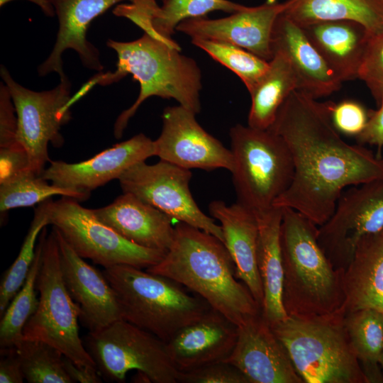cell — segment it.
<instances>
[{
	"mask_svg": "<svg viewBox=\"0 0 383 383\" xmlns=\"http://www.w3.org/2000/svg\"><path fill=\"white\" fill-rule=\"evenodd\" d=\"M331 101L294 90L269 128L287 145L294 174L273 206L290 208L318 226L333 213L347 187L383 178V159L343 140L331 117Z\"/></svg>",
	"mask_w": 383,
	"mask_h": 383,
	"instance_id": "1",
	"label": "cell"
},
{
	"mask_svg": "<svg viewBox=\"0 0 383 383\" xmlns=\"http://www.w3.org/2000/svg\"><path fill=\"white\" fill-rule=\"evenodd\" d=\"M163 259L145 269L170 278L201 297L238 326L262 313L248 288L238 282L224 243L202 230L179 222Z\"/></svg>",
	"mask_w": 383,
	"mask_h": 383,
	"instance_id": "2",
	"label": "cell"
},
{
	"mask_svg": "<svg viewBox=\"0 0 383 383\" xmlns=\"http://www.w3.org/2000/svg\"><path fill=\"white\" fill-rule=\"evenodd\" d=\"M118 61L113 72H100L79 90L84 96L95 85L106 86L118 82L128 74L140 85L135 101L116 118L113 134L120 138L130 119L141 104L151 96L176 100L195 113L201 111V72L196 62L181 53L179 44H170L145 33L128 42L108 40Z\"/></svg>",
	"mask_w": 383,
	"mask_h": 383,
	"instance_id": "3",
	"label": "cell"
},
{
	"mask_svg": "<svg viewBox=\"0 0 383 383\" xmlns=\"http://www.w3.org/2000/svg\"><path fill=\"white\" fill-rule=\"evenodd\" d=\"M280 230L282 304L287 316L330 314L343 309V271L335 269L318 240V226L282 208Z\"/></svg>",
	"mask_w": 383,
	"mask_h": 383,
	"instance_id": "4",
	"label": "cell"
},
{
	"mask_svg": "<svg viewBox=\"0 0 383 383\" xmlns=\"http://www.w3.org/2000/svg\"><path fill=\"white\" fill-rule=\"evenodd\" d=\"M103 273L116 293L122 319L165 343L211 308L182 284L146 270L120 265L105 268Z\"/></svg>",
	"mask_w": 383,
	"mask_h": 383,
	"instance_id": "5",
	"label": "cell"
},
{
	"mask_svg": "<svg viewBox=\"0 0 383 383\" xmlns=\"http://www.w3.org/2000/svg\"><path fill=\"white\" fill-rule=\"evenodd\" d=\"M271 326L304 383H367L343 309L325 315L288 316Z\"/></svg>",
	"mask_w": 383,
	"mask_h": 383,
	"instance_id": "6",
	"label": "cell"
},
{
	"mask_svg": "<svg viewBox=\"0 0 383 383\" xmlns=\"http://www.w3.org/2000/svg\"><path fill=\"white\" fill-rule=\"evenodd\" d=\"M229 136L238 202L255 213L271 209L293 178V160L287 145L270 129L241 124L233 126Z\"/></svg>",
	"mask_w": 383,
	"mask_h": 383,
	"instance_id": "7",
	"label": "cell"
},
{
	"mask_svg": "<svg viewBox=\"0 0 383 383\" xmlns=\"http://www.w3.org/2000/svg\"><path fill=\"white\" fill-rule=\"evenodd\" d=\"M44 235L41 262L36 279L39 301L23 328V339L45 342L79 366L97 367L79 336L80 309L70 296L62 277L56 233Z\"/></svg>",
	"mask_w": 383,
	"mask_h": 383,
	"instance_id": "8",
	"label": "cell"
},
{
	"mask_svg": "<svg viewBox=\"0 0 383 383\" xmlns=\"http://www.w3.org/2000/svg\"><path fill=\"white\" fill-rule=\"evenodd\" d=\"M62 196L49 199L48 215L52 225L82 258L104 268L126 265L147 269L160 262L166 252L138 245L99 221L92 209Z\"/></svg>",
	"mask_w": 383,
	"mask_h": 383,
	"instance_id": "9",
	"label": "cell"
},
{
	"mask_svg": "<svg viewBox=\"0 0 383 383\" xmlns=\"http://www.w3.org/2000/svg\"><path fill=\"white\" fill-rule=\"evenodd\" d=\"M87 349L106 379L123 382L131 370L145 373L153 383L179 382L166 343L155 335L123 320L89 332Z\"/></svg>",
	"mask_w": 383,
	"mask_h": 383,
	"instance_id": "10",
	"label": "cell"
},
{
	"mask_svg": "<svg viewBox=\"0 0 383 383\" xmlns=\"http://www.w3.org/2000/svg\"><path fill=\"white\" fill-rule=\"evenodd\" d=\"M0 73L16 109L17 140L28 155L31 170L41 176L50 161L49 143L60 148L65 142L60 130L72 118L71 82L66 75L55 88L35 91L18 84L4 65Z\"/></svg>",
	"mask_w": 383,
	"mask_h": 383,
	"instance_id": "11",
	"label": "cell"
},
{
	"mask_svg": "<svg viewBox=\"0 0 383 383\" xmlns=\"http://www.w3.org/2000/svg\"><path fill=\"white\" fill-rule=\"evenodd\" d=\"M192 172L164 160L139 162L118 178L123 193H130L158 209L172 220L184 223L223 243L221 226L198 206L189 189Z\"/></svg>",
	"mask_w": 383,
	"mask_h": 383,
	"instance_id": "12",
	"label": "cell"
},
{
	"mask_svg": "<svg viewBox=\"0 0 383 383\" xmlns=\"http://www.w3.org/2000/svg\"><path fill=\"white\" fill-rule=\"evenodd\" d=\"M383 228V178L351 186L331 216L318 227V240L332 265L344 271L358 243Z\"/></svg>",
	"mask_w": 383,
	"mask_h": 383,
	"instance_id": "13",
	"label": "cell"
},
{
	"mask_svg": "<svg viewBox=\"0 0 383 383\" xmlns=\"http://www.w3.org/2000/svg\"><path fill=\"white\" fill-rule=\"evenodd\" d=\"M192 111L181 106L166 107L162 114V126L154 140L155 155L185 169L206 171L233 166L231 150L206 132Z\"/></svg>",
	"mask_w": 383,
	"mask_h": 383,
	"instance_id": "14",
	"label": "cell"
},
{
	"mask_svg": "<svg viewBox=\"0 0 383 383\" xmlns=\"http://www.w3.org/2000/svg\"><path fill=\"white\" fill-rule=\"evenodd\" d=\"M283 9V2L267 0L260 6H245L224 18L199 17L184 20L177 26L176 30L192 39L233 44L270 61L273 57L271 40L274 25Z\"/></svg>",
	"mask_w": 383,
	"mask_h": 383,
	"instance_id": "15",
	"label": "cell"
},
{
	"mask_svg": "<svg viewBox=\"0 0 383 383\" xmlns=\"http://www.w3.org/2000/svg\"><path fill=\"white\" fill-rule=\"evenodd\" d=\"M155 155L154 140L139 133L76 163L52 161L41 177L52 184L90 195L132 166Z\"/></svg>",
	"mask_w": 383,
	"mask_h": 383,
	"instance_id": "16",
	"label": "cell"
},
{
	"mask_svg": "<svg viewBox=\"0 0 383 383\" xmlns=\"http://www.w3.org/2000/svg\"><path fill=\"white\" fill-rule=\"evenodd\" d=\"M224 362L236 367L249 383H304L262 313L238 326L235 347Z\"/></svg>",
	"mask_w": 383,
	"mask_h": 383,
	"instance_id": "17",
	"label": "cell"
},
{
	"mask_svg": "<svg viewBox=\"0 0 383 383\" xmlns=\"http://www.w3.org/2000/svg\"><path fill=\"white\" fill-rule=\"evenodd\" d=\"M53 228L65 284L80 309V319L84 326L89 332H96L122 319L116 293L103 272L85 262Z\"/></svg>",
	"mask_w": 383,
	"mask_h": 383,
	"instance_id": "18",
	"label": "cell"
},
{
	"mask_svg": "<svg viewBox=\"0 0 383 383\" xmlns=\"http://www.w3.org/2000/svg\"><path fill=\"white\" fill-rule=\"evenodd\" d=\"M133 0H50L57 17V38L50 55L38 67L40 77L55 72L60 78L66 76L63 70L62 54L73 50L84 67L102 72L99 50L88 40V28L96 17L113 6Z\"/></svg>",
	"mask_w": 383,
	"mask_h": 383,
	"instance_id": "19",
	"label": "cell"
},
{
	"mask_svg": "<svg viewBox=\"0 0 383 383\" xmlns=\"http://www.w3.org/2000/svg\"><path fill=\"white\" fill-rule=\"evenodd\" d=\"M238 331L237 325L211 308L165 343L167 351L179 372L225 361L235 347Z\"/></svg>",
	"mask_w": 383,
	"mask_h": 383,
	"instance_id": "20",
	"label": "cell"
},
{
	"mask_svg": "<svg viewBox=\"0 0 383 383\" xmlns=\"http://www.w3.org/2000/svg\"><path fill=\"white\" fill-rule=\"evenodd\" d=\"M271 48L284 53L296 76L298 89L317 99L339 90L342 82L310 41L303 28L282 13L274 25Z\"/></svg>",
	"mask_w": 383,
	"mask_h": 383,
	"instance_id": "21",
	"label": "cell"
},
{
	"mask_svg": "<svg viewBox=\"0 0 383 383\" xmlns=\"http://www.w3.org/2000/svg\"><path fill=\"white\" fill-rule=\"evenodd\" d=\"M95 216L128 240L143 248L167 252L174 238L172 218L130 193L92 209Z\"/></svg>",
	"mask_w": 383,
	"mask_h": 383,
	"instance_id": "22",
	"label": "cell"
},
{
	"mask_svg": "<svg viewBox=\"0 0 383 383\" xmlns=\"http://www.w3.org/2000/svg\"><path fill=\"white\" fill-rule=\"evenodd\" d=\"M209 210L221 223L223 243L234 262L236 277L262 308L264 293L257 261L258 223L255 213L238 201L228 206L220 200L211 201Z\"/></svg>",
	"mask_w": 383,
	"mask_h": 383,
	"instance_id": "23",
	"label": "cell"
},
{
	"mask_svg": "<svg viewBox=\"0 0 383 383\" xmlns=\"http://www.w3.org/2000/svg\"><path fill=\"white\" fill-rule=\"evenodd\" d=\"M162 1V6H160L155 0H133L129 4H118L113 13L129 19L144 33L155 38L177 44L172 35L182 21L204 17L214 11L232 13L245 8V6L228 0Z\"/></svg>",
	"mask_w": 383,
	"mask_h": 383,
	"instance_id": "24",
	"label": "cell"
},
{
	"mask_svg": "<svg viewBox=\"0 0 383 383\" xmlns=\"http://www.w3.org/2000/svg\"><path fill=\"white\" fill-rule=\"evenodd\" d=\"M341 82L357 78L372 35L352 21H332L301 26Z\"/></svg>",
	"mask_w": 383,
	"mask_h": 383,
	"instance_id": "25",
	"label": "cell"
},
{
	"mask_svg": "<svg viewBox=\"0 0 383 383\" xmlns=\"http://www.w3.org/2000/svg\"><path fill=\"white\" fill-rule=\"evenodd\" d=\"M343 284L345 314L371 309L383 315V228L358 243Z\"/></svg>",
	"mask_w": 383,
	"mask_h": 383,
	"instance_id": "26",
	"label": "cell"
},
{
	"mask_svg": "<svg viewBox=\"0 0 383 383\" xmlns=\"http://www.w3.org/2000/svg\"><path fill=\"white\" fill-rule=\"evenodd\" d=\"M255 215L258 223L257 261L264 293L262 313L270 324L273 325L288 316L282 299L283 270L280 230L283 209L273 206Z\"/></svg>",
	"mask_w": 383,
	"mask_h": 383,
	"instance_id": "27",
	"label": "cell"
},
{
	"mask_svg": "<svg viewBox=\"0 0 383 383\" xmlns=\"http://www.w3.org/2000/svg\"><path fill=\"white\" fill-rule=\"evenodd\" d=\"M282 14L299 25L352 21L372 35L383 32V0H287Z\"/></svg>",
	"mask_w": 383,
	"mask_h": 383,
	"instance_id": "28",
	"label": "cell"
},
{
	"mask_svg": "<svg viewBox=\"0 0 383 383\" xmlns=\"http://www.w3.org/2000/svg\"><path fill=\"white\" fill-rule=\"evenodd\" d=\"M269 63L265 73L249 91L251 105L248 126L261 130L270 128L283 103L298 89L296 76L284 53L274 52Z\"/></svg>",
	"mask_w": 383,
	"mask_h": 383,
	"instance_id": "29",
	"label": "cell"
},
{
	"mask_svg": "<svg viewBox=\"0 0 383 383\" xmlns=\"http://www.w3.org/2000/svg\"><path fill=\"white\" fill-rule=\"evenodd\" d=\"M345 324L367 383H383L379 365L383 346V315L371 309H360L345 313Z\"/></svg>",
	"mask_w": 383,
	"mask_h": 383,
	"instance_id": "30",
	"label": "cell"
},
{
	"mask_svg": "<svg viewBox=\"0 0 383 383\" xmlns=\"http://www.w3.org/2000/svg\"><path fill=\"white\" fill-rule=\"evenodd\" d=\"M44 232L41 231L35 250V256L28 274L17 294L12 299L0 321V348H11L23 339V328L37 309L36 279L39 271Z\"/></svg>",
	"mask_w": 383,
	"mask_h": 383,
	"instance_id": "31",
	"label": "cell"
},
{
	"mask_svg": "<svg viewBox=\"0 0 383 383\" xmlns=\"http://www.w3.org/2000/svg\"><path fill=\"white\" fill-rule=\"evenodd\" d=\"M33 171H28L7 182L0 183V211L30 206L60 195L84 201L89 194L49 184Z\"/></svg>",
	"mask_w": 383,
	"mask_h": 383,
	"instance_id": "32",
	"label": "cell"
},
{
	"mask_svg": "<svg viewBox=\"0 0 383 383\" xmlns=\"http://www.w3.org/2000/svg\"><path fill=\"white\" fill-rule=\"evenodd\" d=\"M49 199L38 204L19 253L2 276L0 284V316L23 286L35 256L38 237L43 229L50 225L48 215Z\"/></svg>",
	"mask_w": 383,
	"mask_h": 383,
	"instance_id": "33",
	"label": "cell"
},
{
	"mask_svg": "<svg viewBox=\"0 0 383 383\" xmlns=\"http://www.w3.org/2000/svg\"><path fill=\"white\" fill-rule=\"evenodd\" d=\"M25 379L29 383H73L67 373L62 353L40 340H23L16 346Z\"/></svg>",
	"mask_w": 383,
	"mask_h": 383,
	"instance_id": "34",
	"label": "cell"
},
{
	"mask_svg": "<svg viewBox=\"0 0 383 383\" xmlns=\"http://www.w3.org/2000/svg\"><path fill=\"white\" fill-rule=\"evenodd\" d=\"M192 43L234 72L250 91L269 67L267 61L233 44L206 39H192Z\"/></svg>",
	"mask_w": 383,
	"mask_h": 383,
	"instance_id": "35",
	"label": "cell"
},
{
	"mask_svg": "<svg viewBox=\"0 0 383 383\" xmlns=\"http://www.w3.org/2000/svg\"><path fill=\"white\" fill-rule=\"evenodd\" d=\"M357 78L379 103L383 96V32L371 36Z\"/></svg>",
	"mask_w": 383,
	"mask_h": 383,
	"instance_id": "36",
	"label": "cell"
},
{
	"mask_svg": "<svg viewBox=\"0 0 383 383\" xmlns=\"http://www.w3.org/2000/svg\"><path fill=\"white\" fill-rule=\"evenodd\" d=\"M182 383H249L246 377L234 365L222 361L195 370L179 372Z\"/></svg>",
	"mask_w": 383,
	"mask_h": 383,
	"instance_id": "37",
	"label": "cell"
},
{
	"mask_svg": "<svg viewBox=\"0 0 383 383\" xmlns=\"http://www.w3.org/2000/svg\"><path fill=\"white\" fill-rule=\"evenodd\" d=\"M331 117L338 132L356 137L365 128L369 114L357 101L344 100L338 104L331 102Z\"/></svg>",
	"mask_w": 383,
	"mask_h": 383,
	"instance_id": "38",
	"label": "cell"
},
{
	"mask_svg": "<svg viewBox=\"0 0 383 383\" xmlns=\"http://www.w3.org/2000/svg\"><path fill=\"white\" fill-rule=\"evenodd\" d=\"M17 115L9 91L3 82L0 84V148L19 144L17 140Z\"/></svg>",
	"mask_w": 383,
	"mask_h": 383,
	"instance_id": "39",
	"label": "cell"
},
{
	"mask_svg": "<svg viewBox=\"0 0 383 383\" xmlns=\"http://www.w3.org/2000/svg\"><path fill=\"white\" fill-rule=\"evenodd\" d=\"M31 170L28 155L21 144L0 148V183ZM32 171V170H31Z\"/></svg>",
	"mask_w": 383,
	"mask_h": 383,
	"instance_id": "40",
	"label": "cell"
},
{
	"mask_svg": "<svg viewBox=\"0 0 383 383\" xmlns=\"http://www.w3.org/2000/svg\"><path fill=\"white\" fill-rule=\"evenodd\" d=\"M0 382H23L25 378L16 348H0Z\"/></svg>",
	"mask_w": 383,
	"mask_h": 383,
	"instance_id": "41",
	"label": "cell"
},
{
	"mask_svg": "<svg viewBox=\"0 0 383 383\" xmlns=\"http://www.w3.org/2000/svg\"><path fill=\"white\" fill-rule=\"evenodd\" d=\"M380 107L377 111L370 113L367 122L363 131L356 136L360 145H374L379 151L383 147V96L380 100Z\"/></svg>",
	"mask_w": 383,
	"mask_h": 383,
	"instance_id": "42",
	"label": "cell"
},
{
	"mask_svg": "<svg viewBox=\"0 0 383 383\" xmlns=\"http://www.w3.org/2000/svg\"><path fill=\"white\" fill-rule=\"evenodd\" d=\"M64 367L73 382L101 383V374L97 367L79 366L64 356Z\"/></svg>",
	"mask_w": 383,
	"mask_h": 383,
	"instance_id": "43",
	"label": "cell"
},
{
	"mask_svg": "<svg viewBox=\"0 0 383 383\" xmlns=\"http://www.w3.org/2000/svg\"><path fill=\"white\" fill-rule=\"evenodd\" d=\"M16 0H0V6L2 7L5 4ZM35 4L41 9L43 13L47 16H53L55 11L50 2V0H26Z\"/></svg>",
	"mask_w": 383,
	"mask_h": 383,
	"instance_id": "44",
	"label": "cell"
},
{
	"mask_svg": "<svg viewBox=\"0 0 383 383\" xmlns=\"http://www.w3.org/2000/svg\"><path fill=\"white\" fill-rule=\"evenodd\" d=\"M132 382L136 383H150L152 382L150 377L143 372L137 371L132 377Z\"/></svg>",
	"mask_w": 383,
	"mask_h": 383,
	"instance_id": "45",
	"label": "cell"
},
{
	"mask_svg": "<svg viewBox=\"0 0 383 383\" xmlns=\"http://www.w3.org/2000/svg\"><path fill=\"white\" fill-rule=\"evenodd\" d=\"M379 365H380V367L383 373V346H382V353H381L380 359H379Z\"/></svg>",
	"mask_w": 383,
	"mask_h": 383,
	"instance_id": "46",
	"label": "cell"
}]
</instances>
